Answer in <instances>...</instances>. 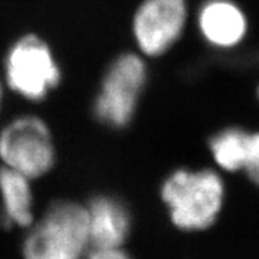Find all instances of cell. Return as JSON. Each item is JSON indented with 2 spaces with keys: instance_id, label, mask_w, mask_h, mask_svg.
<instances>
[{
  "instance_id": "1",
  "label": "cell",
  "mask_w": 259,
  "mask_h": 259,
  "mask_svg": "<svg viewBox=\"0 0 259 259\" xmlns=\"http://www.w3.org/2000/svg\"><path fill=\"white\" fill-rule=\"evenodd\" d=\"M91 249L85 204L62 199L29 226L23 259H83Z\"/></svg>"
},
{
  "instance_id": "2",
  "label": "cell",
  "mask_w": 259,
  "mask_h": 259,
  "mask_svg": "<svg viewBox=\"0 0 259 259\" xmlns=\"http://www.w3.org/2000/svg\"><path fill=\"white\" fill-rule=\"evenodd\" d=\"M161 199L175 226L182 231H203L222 210L225 187L213 170L180 168L161 186Z\"/></svg>"
},
{
  "instance_id": "3",
  "label": "cell",
  "mask_w": 259,
  "mask_h": 259,
  "mask_svg": "<svg viewBox=\"0 0 259 259\" xmlns=\"http://www.w3.org/2000/svg\"><path fill=\"white\" fill-rule=\"evenodd\" d=\"M147 79L144 56L134 52L115 56L102 75L93 102L97 121L107 128H127L137 114Z\"/></svg>"
},
{
  "instance_id": "4",
  "label": "cell",
  "mask_w": 259,
  "mask_h": 259,
  "mask_svg": "<svg viewBox=\"0 0 259 259\" xmlns=\"http://www.w3.org/2000/svg\"><path fill=\"white\" fill-rule=\"evenodd\" d=\"M5 82L10 91L32 102L47 100L62 82V68L44 37L26 33L5 55Z\"/></svg>"
},
{
  "instance_id": "5",
  "label": "cell",
  "mask_w": 259,
  "mask_h": 259,
  "mask_svg": "<svg viewBox=\"0 0 259 259\" xmlns=\"http://www.w3.org/2000/svg\"><path fill=\"white\" fill-rule=\"evenodd\" d=\"M0 161L32 180L48 175L56 163L52 131L40 117L26 114L0 130Z\"/></svg>"
},
{
  "instance_id": "6",
  "label": "cell",
  "mask_w": 259,
  "mask_h": 259,
  "mask_svg": "<svg viewBox=\"0 0 259 259\" xmlns=\"http://www.w3.org/2000/svg\"><path fill=\"white\" fill-rule=\"evenodd\" d=\"M189 20L186 0H143L133 16V37L139 54L158 58L183 36Z\"/></svg>"
},
{
  "instance_id": "7",
  "label": "cell",
  "mask_w": 259,
  "mask_h": 259,
  "mask_svg": "<svg viewBox=\"0 0 259 259\" xmlns=\"http://www.w3.org/2000/svg\"><path fill=\"white\" fill-rule=\"evenodd\" d=\"M196 25L210 47L232 49L248 35V18L233 0H206L197 10Z\"/></svg>"
},
{
  "instance_id": "8",
  "label": "cell",
  "mask_w": 259,
  "mask_h": 259,
  "mask_svg": "<svg viewBox=\"0 0 259 259\" xmlns=\"http://www.w3.org/2000/svg\"><path fill=\"white\" fill-rule=\"evenodd\" d=\"M91 248H122L131 233V214L118 197L98 194L85 204Z\"/></svg>"
},
{
  "instance_id": "9",
  "label": "cell",
  "mask_w": 259,
  "mask_h": 259,
  "mask_svg": "<svg viewBox=\"0 0 259 259\" xmlns=\"http://www.w3.org/2000/svg\"><path fill=\"white\" fill-rule=\"evenodd\" d=\"M32 179L0 166V226L29 228L35 222Z\"/></svg>"
},
{
  "instance_id": "10",
  "label": "cell",
  "mask_w": 259,
  "mask_h": 259,
  "mask_svg": "<svg viewBox=\"0 0 259 259\" xmlns=\"http://www.w3.org/2000/svg\"><path fill=\"white\" fill-rule=\"evenodd\" d=\"M249 133L239 127H229L214 134L209 148L216 164L226 171H242L248 151Z\"/></svg>"
},
{
  "instance_id": "11",
  "label": "cell",
  "mask_w": 259,
  "mask_h": 259,
  "mask_svg": "<svg viewBox=\"0 0 259 259\" xmlns=\"http://www.w3.org/2000/svg\"><path fill=\"white\" fill-rule=\"evenodd\" d=\"M250 182L259 186V133H249L248 151L243 170Z\"/></svg>"
},
{
  "instance_id": "12",
  "label": "cell",
  "mask_w": 259,
  "mask_h": 259,
  "mask_svg": "<svg viewBox=\"0 0 259 259\" xmlns=\"http://www.w3.org/2000/svg\"><path fill=\"white\" fill-rule=\"evenodd\" d=\"M83 259H133L124 248H91Z\"/></svg>"
},
{
  "instance_id": "13",
  "label": "cell",
  "mask_w": 259,
  "mask_h": 259,
  "mask_svg": "<svg viewBox=\"0 0 259 259\" xmlns=\"http://www.w3.org/2000/svg\"><path fill=\"white\" fill-rule=\"evenodd\" d=\"M2 102H3V85L0 82V107H2Z\"/></svg>"
},
{
  "instance_id": "14",
  "label": "cell",
  "mask_w": 259,
  "mask_h": 259,
  "mask_svg": "<svg viewBox=\"0 0 259 259\" xmlns=\"http://www.w3.org/2000/svg\"><path fill=\"white\" fill-rule=\"evenodd\" d=\"M258 100H259V87H258Z\"/></svg>"
}]
</instances>
